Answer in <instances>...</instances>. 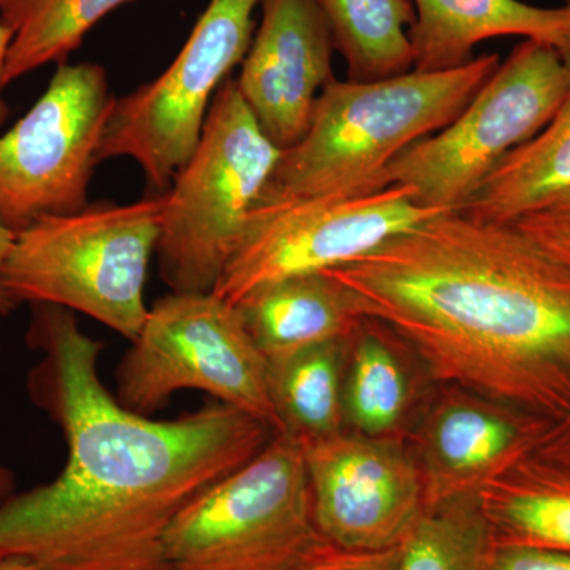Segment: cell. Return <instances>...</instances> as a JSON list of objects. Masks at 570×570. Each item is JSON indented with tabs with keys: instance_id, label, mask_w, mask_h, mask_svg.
<instances>
[{
	"instance_id": "obj_27",
	"label": "cell",
	"mask_w": 570,
	"mask_h": 570,
	"mask_svg": "<svg viewBox=\"0 0 570 570\" xmlns=\"http://www.w3.org/2000/svg\"><path fill=\"white\" fill-rule=\"evenodd\" d=\"M532 455L570 468V415L561 422L551 423Z\"/></svg>"
},
{
	"instance_id": "obj_10",
	"label": "cell",
	"mask_w": 570,
	"mask_h": 570,
	"mask_svg": "<svg viewBox=\"0 0 570 570\" xmlns=\"http://www.w3.org/2000/svg\"><path fill=\"white\" fill-rule=\"evenodd\" d=\"M115 100L99 63H58L31 110L0 135V225L17 235L89 205Z\"/></svg>"
},
{
	"instance_id": "obj_16",
	"label": "cell",
	"mask_w": 570,
	"mask_h": 570,
	"mask_svg": "<svg viewBox=\"0 0 570 570\" xmlns=\"http://www.w3.org/2000/svg\"><path fill=\"white\" fill-rule=\"evenodd\" d=\"M235 306L266 360L351 340L365 321L351 294L326 272L264 285Z\"/></svg>"
},
{
	"instance_id": "obj_14",
	"label": "cell",
	"mask_w": 570,
	"mask_h": 570,
	"mask_svg": "<svg viewBox=\"0 0 570 570\" xmlns=\"http://www.w3.org/2000/svg\"><path fill=\"white\" fill-rule=\"evenodd\" d=\"M550 425L471 392L442 400L420 436L425 509L479 497L493 480L532 455Z\"/></svg>"
},
{
	"instance_id": "obj_11",
	"label": "cell",
	"mask_w": 570,
	"mask_h": 570,
	"mask_svg": "<svg viewBox=\"0 0 570 570\" xmlns=\"http://www.w3.org/2000/svg\"><path fill=\"white\" fill-rule=\"evenodd\" d=\"M441 213L396 184L367 194L257 205L213 294L236 305L264 285L356 261Z\"/></svg>"
},
{
	"instance_id": "obj_28",
	"label": "cell",
	"mask_w": 570,
	"mask_h": 570,
	"mask_svg": "<svg viewBox=\"0 0 570 570\" xmlns=\"http://www.w3.org/2000/svg\"><path fill=\"white\" fill-rule=\"evenodd\" d=\"M14 236L17 235L13 232L0 225V317L10 316L18 307L17 302L11 298L9 291H7L6 279H3V269H6L11 246H13Z\"/></svg>"
},
{
	"instance_id": "obj_22",
	"label": "cell",
	"mask_w": 570,
	"mask_h": 570,
	"mask_svg": "<svg viewBox=\"0 0 570 570\" xmlns=\"http://www.w3.org/2000/svg\"><path fill=\"white\" fill-rule=\"evenodd\" d=\"M348 348L344 420L367 438H396L411 406V381L390 341L363 321Z\"/></svg>"
},
{
	"instance_id": "obj_20",
	"label": "cell",
	"mask_w": 570,
	"mask_h": 570,
	"mask_svg": "<svg viewBox=\"0 0 570 570\" xmlns=\"http://www.w3.org/2000/svg\"><path fill=\"white\" fill-rule=\"evenodd\" d=\"M324 14L348 80L371 81L414 67L409 29L412 0H314Z\"/></svg>"
},
{
	"instance_id": "obj_17",
	"label": "cell",
	"mask_w": 570,
	"mask_h": 570,
	"mask_svg": "<svg viewBox=\"0 0 570 570\" xmlns=\"http://www.w3.org/2000/svg\"><path fill=\"white\" fill-rule=\"evenodd\" d=\"M491 546L570 554V468L530 455L479 493Z\"/></svg>"
},
{
	"instance_id": "obj_13",
	"label": "cell",
	"mask_w": 570,
	"mask_h": 570,
	"mask_svg": "<svg viewBox=\"0 0 570 570\" xmlns=\"http://www.w3.org/2000/svg\"><path fill=\"white\" fill-rule=\"evenodd\" d=\"M261 22L235 78L269 140L291 148L305 135L333 73L335 41L314 0H261Z\"/></svg>"
},
{
	"instance_id": "obj_4",
	"label": "cell",
	"mask_w": 570,
	"mask_h": 570,
	"mask_svg": "<svg viewBox=\"0 0 570 570\" xmlns=\"http://www.w3.org/2000/svg\"><path fill=\"white\" fill-rule=\"evenodd\" d=\"M163 209L159 195L37 220L14 236L3 269L7 291L17 305L66 307L132 343L149 313L145 284Z\"/></svg>"
},
{
	"instance_id": "obj_23",
	"label": "cell",
	"mask_w": 570,
	"mask_h": 570,
	"mask_svg": "<svg viewBox=\"0 0 570 570\" xmlns=\"http://www.w3.org/2000/svg\"><path fill=\"white\" fill-rule=\"evenodd\" d=\"M489 527L479 497L425 509L400 543V570H483Z\"/></svg>"
},
{
	"instance_id": "obj_5",
	"label": "cell",
	"mask_w": 570,
	"mask_h": 570,
	"mask_svg": "<svg viewBox=\"0 0 570 570\" xmlns=\"http://www.w3.org/2000/svg\"><path fill=\"white\" fill-rule=\"evenodd\" d=\"M283 149L269 140L235 78L214 97L200 141L164 194L160 277L174 294H209L230 264Z\"/></svg>"
},
{
	"instance_id": "obj_1",
	"label": "cell",
	"mask_w": 570,
	"mask_h": 570,
	"mask_svg": "<svg viewBox=\"0 0 570 570\" xmlns=\"http://www.w3.org/2000/svg\"><path fill=\"white\" fill-rule=\"evenodd\" d=\"M28 344L40 354L29 396L61 428L67 461L50 483L0 502V557L55 570H170L171 521L253 460L269 428L220 401L176 420L135 414L99 376L104 344L66 307L32 305Z\"/></svg>"
},
{
	"instance_id": "obj_19",
	"label": "cell",
	"mask_w": 570,
	"mask_h": 570,
	"mask_svg": "<svg viewBox=\"0 0 570 570\" xmlns=\"http://www.w3.org/2000/svg\"><path fill=\"white\" fill-rule=\"evenodd\" d=\"M351 340L303 348L268 362V389L279 428L296 441L343 433L344 366Z\"/></svg>"
},
{
	"instance_id": "obj_7",
	"label": "cell",
	"mask_w": 570,
	"mask_h": 570,
	"mask_svg": "<svg viewBox=\"0 0 570 570\" xmlns=\"http://www.w3.org/2000/svg\"><path fill=\"white\" fill-rule=\"evenodd\" d=\"M569 96L570 69L561 52L523 40L449 126L390 164L385 186L409 187L426 208L463 209L491 171L539 134Z\"/></svg>"
},
{
	"instance_id": "obj_3",
	"label": "cell",
	"mask_w": 570,
	"mask_h": 570,
	"mask_svg": "<svg viewBox=\"0 0 570 570\" xmlns=\"http://www.w3.org/2000/svg\"><path fill=\"white\" fill-rule=\"evenodd\" d=\"M499 62L489 52L456 69L371 81L335 78L318 96L305 135L284 149L258 205L387 187L390 164L449 126Z\"/></svg>"
},
{
	"instance_id": "obj_6",
	"label": "cell",
	"mask_w": 570,
	"mask_h": 570,
	"mask_svg": "<svg viewBox=\"0 0 570 570\" xmlns=\"http://www.w3.org/2000/svg\"><path fill=\"white\" fill-rule=\"evenodd\" d=\"M326 543L303 445L276 433L175 517L164 554L170 570H302Z\"/></svg>"
},
{
	"instance_id": "obj_31",
	"label": "cell",
	"mask_w": 570,
	"mask_h": 570,
	"mask_svg": "<svg viewBox=\"0 0 570 570\" xmlns=\"http://www.w3.org/2000/svg\"><path fill=\"white\" fill-rule=\"evenodd\" d=\"M17 493V478L9 466L0 463V502Z\"/></svg>"
},
{
	"instance_id": "obj_24",
	"label": "cell",
	"mask_w": 570,
	"mask_h": 570,
	"mask_svg": "<svg viewBox=\"0 0 570 570\" xmlns=\"http://www.w3.org/2000/svg\"><path fill=\"white\" fill-rule=\"evenodd\" d=\"M302 570H400V547L363 551L337 549L326 543Z\"/></svg>"
},
{
	"instance_id": "obj_2",
	"label": "cell",
	"mask_w": 570,
	"mask_h": 570,
	"mask_svg": "<svg viewBox=\"0 0 570 570\" xmlns=\"http://www.w3.org/2000/svg\"><path fill=\"white\" fill-rule=\"evenodd\" d=\"M325 272L438 381L550 423L570 415V268L515 225L445 212Z\"/></svg>"
},
{
	"instance_id": "obj_26",
	"label": "cell",
	"mask_w": 570,
	"mask_h": 570,
	"mask_svg": "<svg viewBox=\"0 0 570 570\" xmlns=\"http://www.w3.org/2000/svg\"><path fill=\"white\" fill-rule=\"evenodd\" d=\"M513 225L570 268V219L542 212L521 217Z\"/></svg>"
},
{
	"instance_id": "obj_21",
	"label": "cell",
	"mask_w": 570,
	"mask_h": 570,
	"mask_svg": "<svg viewBox=\"0 0 570 570\" xmlns=\"http://www.w3.org/2000/svg\"><path fill=\"white\" fill-rule=\"evenodd\" d=\"M130 0H0L10 36L3 88L47 63L66 62L97 22Z\"/></svg>"
},
{
	"instance_id": "obj_12",
	"label": "cell",
	"mask_w": 570,
	"mask_h": 570,
	"mask_svg": "<svg viewBox=\"0 0 570 570\" xmlns=\"http://www.w3.org/2000/svg\"><path fill=\"white\" fill-rule=\"evenodd\" d=\"M302 445L326 542L344 550L400 547L425 512L422 472L400 441L343 431Z\"/></svg>"
},
{
	"instance_id": "obj_32",
	"label": "cell",
	"mask_w": 570,
	"mask_h": 570,
	"mask_svg": "<svg viewBox=\"0 0 570 570\" xmlns=\"http://www.w3.org/2000/svg\"><path fill=\"white\" fill-rule=\"evenodd\" d=\"M546 212L570 219V193L562 195L557 202H553Z\"/></svg>"
},
{
	"instance_id": "obj_29",
	"label": "cell",
	"mask_w": 570,
	"mask_h": 570,
	"mask_svg": "<svg viewBox=\"0 0 570 570\" xmlns=\"http://www.w3.org/2000/svg\"><path fill=\"white\" fill-rule=\"evenodd\" d=\"M10 36L6 26L0 21V126L9 118L10 108L2 97L3 70H6L7 52H9Z\"/></svg>"
},
{
	"instance_id": "obj_8",
	"label": "cell",
	"mask_w": 570,
	"mask_h": 570,
	"mask_svg": "<svg viewBox=\"0 0 570 570\" xmlns=\"http://www.w3.org/2000/svg\"><path fill=\"white\" fill-rule=\"evenodd\" d=\"M181 390H200L277 431L268 362L238 307L209 294L164 296L116 371V400L156 414Z\"/></svg>"
},
{
	"instance_id": "obj_9",
	"label": "cell",
	"mask_w": 570,
	"mask_h": 570,
	"mask_svg": "<svg viewBox=\"0 0 570 570\" xmlns=\"http://www.w3.org/2000/svg\"><path fill=\"white\" fill-rule=\"evenodd\" d=\"M258 6L261 0H209L168 69L116 97L99 164L129 157L149 186L167 193L200 141L214 97L249 50Z\"/></svg>"
},
{
	"instance_id": "obj_33",
	"label": "cell",
	"mask_w": 570,
	"mask_h": 570,
	"mask_svg": "<svg viewBox=\"0 0 570 570\" xmlns=\"http://www.w3.org/2000/svg\"><path fill=\"white\" fill-rule=\"evenodd\" d=\"M564 2L570 3V0H564ZM562 59H564V62L568 63V67L570 69V41L568 45V48H566L564 51L561 52Z\"/></svg>"
},
{
	"instance_id": "obj_18",
	"label": "cell",
	"mask_w": 570,
	"mask_h": 570,
	"mask_svg": "<svg viewBox=\"0 0 570 570\" xmlns=\"http://www.w3.org/2000/svg\"><path fill=\"white\" fill-rule=\"evenodd\" d=\"M570 193V96L549 124L509 154L461 212L494 224H513L546 212Z\"/></svg>"
},
{
	"instance_id": "obj_25",
	"label": "cell",
	"mask_w": 570,
	"mask_h": 570,
	"mask_svg": "<svg viewBox=\"0 0 570 570\" xmlns=\"http://www.w3.org/2000/svg\"><path fill=\"white\" fill-rule=\"evenodd\" d=\"M483 570H570V554L490 543Z\"/></svg>"
},
{
	"instance_id": "obj_30",
	"label": "cell",
	"mask_w": 570,
	"mask_h": 570,
	"mask_svg": "<svg viewBox=\"0 0 570 570\" xmlns=\"http://www.w3.org/2000/svg\"><path fill=\"white\" fill-rule=\"evenodd\" d=\"M0 570H55L22 557H0Z\"/></svg>"
},
{
	"instance_id": "obj_15",
	"label": "cell",
	"mask_w": 570,
	"mask_h": 570,
	"mask_svg": "<svg viewBox=\"0 0 570 570\" xmlns=\"http://www.w3.org/2000/svg\"><path fill=\"white\" fill-rule=\"evenodd\" d=\"M409 29L419 71L456 69L475 58L482 41L523 37L562 52L570 41V3L539 7L523 0H412Z\"/></svg>"
}]
</instances>
